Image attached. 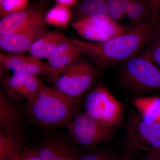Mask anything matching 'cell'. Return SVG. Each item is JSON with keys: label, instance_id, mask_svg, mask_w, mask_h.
<instances>
[{"label": "cell", "instance_id": "1", "mask_svg": "<svg viewBox=\"0 0 160 160\" xmlns=\"http://www.w3.org/2000/svg\"><path fill=\"white\" fill-rule=\"evenodd\" d=\"M155 22L131 27L122 34L102 42L75 40L83 54L89 57L99 68L106 69L125 62L141 53L149 41Z\"/></svg>", "mask_w": 160, "mask_h": 160}, {"label": "cell", "instance_id": "2", "mask_svg": "<svg viewBox=\"0 0 160 160\" xmlns=\"http://www.w3.org/2000/svg\"><path fill=\"white\" fill-rule=\"evenodd\" d=\"M77 102L56 87L44 85L39 94L27 102L28 113L34 122L45 127L67 126L77 113Z\"/></svg>", "mask_w": 160, "mask_h": 160}, {"label": "cell", "instance_id": "3", "mask_svg": "<svg viewBox=\"0 0 160 160\" xmlns=\"http://www.w3.org/2000/svg\"><path fill=\"white\" fill-rule=\"evenodd\" d=\"M123 64L119 82L126 91L138 96L160 91V69L144 50Z\"/></svg>", "mask_w": 160, "mask_h": 160}, {"label": "cell", "instance_id": "4", "mask_svg": "<svg viewBox=\"0 0 160 160\" xmlns=\"http://www.w3.org/2000/svg\"><path fill=\"white\" fill-rule=\"evenodd\" d=\"M84 106L86 114L102 122L116 127L122 122V104L102 83L88 93Z\"/></svg>", "mask_w": 160, "mask_h": 160}, {"label": "cell", "instance_id": "5", "mask_svg": "<svg viewBox=\"0 0 160 160\" xmlns=\"http://www.w3.org/2000/svg\"><path fill=\"white\" fill-rule=\"evenodd\" d=\"M66 126L75 142L86 147L108 141L112 137L116 128L92 118L85 112H77Z\"/></svg>", "mask_w": 160, "mask_h": 160}, {"label": "cell", "instance_id": "6", "mask_svg": "<svg viewBox=\"0 0 160 160\" xmlns=\"http://www.w3.org/2000/svg\"><path fill=\"white\" fill-rule=\"evenodd\" d=\"M79 59L58 78L55 86L63 94L77 102L83 93L90 88L98 74L92 65Z\"/></svg>", "mask_w": 160, "mask_h": 160}, {"label": "cell", "instance_id": "7", "mask_svg": "<svg viewBox=\"0 0 160 160\" xmlns=\"http://www.w3.org/2000/svg\"><path fill=\"white\" fill-rule=\"evenodd\" d=\"M125 138L133 151L160 149V123L146 121L138 113L132 112L126 124Z\"/></svg>", "mask_w": 160, "mask_h": 160}, {"label": "cell", "instance_id": "8", "mask_svg": "<svg viewBox=\"0 0 160 160\" xmlns=\"http://www.w3.org/2000/svg\"><path fill=\"white\" fill-rule=\"evenodd\" d=\"M71 26L81 37L93 42H106L129 29L106 14L82 18Z\"/></svg>", "mask_w": 160, "mask_h": 160}, {"label": "cell", "instance_id": "9", "mask_svg": "<svg viewBox=\"0 0 160 160\" xmlns=\"http://www.w3.org/2000/svg\"><path fill=\"white\" fill-rule=\"evenodd\" d=\"M1 66L13 72L37 77L42 75L50 76L57 80L60 77L58 72L49 63L44 62L31 55L23 53H0Z\"/></svg>", "mask_w": 160, "mask_h": 160}, {"label": "cell", "instance_id": "10", "mask_svg": "<svg viewBox=\"0 0 160 160\" xmlns=\"http://www.w3.org/2000/svg\"><path fill=\"white\" fill-rule=\"evenodd\" d=\"M45 23L30 26L26 29L0 35V47L8 53H23L30 46L48 32Z\"/></svg>", "mask_w": 160, "mask_h": 160}, {"label": "cell", "instance_id": "11", "mask_svg": "<svg viewBox=\"0 0 160 160\" xmlns=\"http://www.w3.org/2000/svg\"><path fill=\"white\" fill-rule=\"evenodd\" d=\"M6 94L14 100L26 99L27 102L37 96L44 84L37 77L13 72L3 80Z\"/></svg>", "mask_w": 160, "mask_h": 160}, {"label": "cell", "instance_id": "12", "mask_svg": "<svg viewBox=\"0 0 160 160\" xmlns=\"http://www.w3.org/2000/svg\"><path fill=\"white\" fill-rule=\"evenodd\" d=\"M45 23L44 17L37 10H22L3 17L0 21V35L9 34L30 26Z\"/></svg>", "mask_w": 160, "mask_h": 160}, {"label": "cell", "instance_id": "13", "mask_svg": "<svg viewBox=\"0 0 160 160\" xmlns=\"http://www.w3.org/2000/svg\"><path fill=\"white\" fill-rule=\"evenodd\" d=\"M82 55V51L75 40L68 38L55 50L47 60L49 65L60 75Z\"/></svg>", "mask_w": 160, "mask_h": 160}, {"label": "cell", "instance_id": "14", "mask_svg": "<svg viewBox=\"0 0 160 160\" xmlns=\"http://www.w3.org/2000/svg\"><path fill=\"white\" fill-rule=\"evenodd\" d=\"M35 151L42 160H78L80 158L73 147L59 138L45 140Z\"/></svg>", "mask_w": 160, "mask_h": 160}, {"label": "cell", "instance_id": "15", "mask_svg": "<svg viewBox=\"0 0 160 160\" xmlns=\"http://www.w3.org/2000/svg\"><path fill=\"white\" fill-rule=\"evenodd\" d=\"M24 144L22 129H0V160H18Z\"/></svg>", "mask_w": 160, "mask_h": 160}, {"label": "cell", "instance_id": "16", "mask_svg": "<svg viewBox=\"0 0 160 160\" xmlns=\"http://www.w3.org/2000/svg\"><path fill=\"white\" fill-rule=\"evenodd\" d=\"M67 39L65 34L59 30L48 31L35 42L28 51L32 56L40 59L47 60L55 50Z\"/></svg>", "mask_w": 160, "mask_h": 160}, {"label": "cell", "instance_id": "17", "mask_svg": "<svg viewBox=\"0 0 160 160\" xmlns=\"http://www.w3.org/2000/svg\"><path fill=\"white\" fill-rule=\"evenodd\" d=\"M125 15L132 27L155 22L159 18L148 0H132L125 9Z\"/></svg>", "mask_w": 160, "mask_h": 160}, {"label": "cell", "instance_id": "18", "mask_svg": "<svg viewBox=\"0 0 160 160\" xmlns=\"http://www.w3.org/2000/svg\"><path fill=\"white\" fill-rule=\"evenodd\" d=\"M13 100L6 93H0V129H22V116Z\"/></svg>", "mask_w": 160, "mask_h": 160}, {"label": "cell", "instance_id": "19", "mask_svg": "<svg viewBox=\"0 0 160 160\" xmlns=\"http://www.w3.org/2000/svg\"><path fill=\"white\" fill-rule=\"evenodd\" d=\"M132 102L138 114L146 121L160 123V97H136Z\"/></svg>", "mask_w": 160, "mask_h": 160}, {"label": "cell", "instance_id": "20", "mask_svg": "<svg viewBox=\"0 0 160 160\" xmlns=\"http://www.w3.org/2000/svg\"><path fill=\"white\" fill-rule=\"evenodd\" d=\"M71 19V12L68 7L59 4L47 12L44 17V21L45 23L51 26L66 29Z\"/></svg>", "mask_w": 160, "mask_h": 160}, {"label": "cell", "instance_id": "21", "mask_svg": "<svg viewBox=\"0 0 160 160\" xmlns=\"http://www.w3.org/2000/svg\"><path fill=\"white\" fill-rule=\"evenodd\" d=\"M144 51L160 69V18L155 23Z\"/></svg>", "mask_w": 160, "mask_h": 160}, {"label": "cell", "instance_id": "22", "mask_svg": "<svg viewBox=\"0 0 160 160\" xmlns=\"http://www.w3.org/2000/svg\"><path fill=\"white\" fill-rule=\"evenodd\" d=\"M80 10L82 16L81 18L106 14L105 0H85L81 4Z\"/></svg>", "mask_w": 160, "mask_h": 160}, {"label": "cell", "instance_id": "23", "mask_svg": "<svg viewBox=\"0 0 160 160\" xmlns=\"http://www.w3.org/2000/svg\"><path fill=\"white\" fill-rule=\"evenodd\" d=\"M28 0H2L1 4V15L5 16L26 8Z\"/></svg>", "mask_w": 160, "mask_h": 160}, {"label": "cell", "instance_id": "24", "mask_svg": "<svg viewBox=\"0 0 160 160\" xmlns=\"http://www.w3.org/2000/svg\"><path fill=\"white\" fill-rule=\"evenodd\" d=\"M105 5L106 14L112 19L118 22L126 16L125 9L118 0H105Z\"/></svg>", "mask_w": 160, "mask_h": 160}, {"label": "cell", "instance_id": "25", "mask_svg": "<svg viewBox=\"0 0 160 160\" xmlns=\"http://www.w3.org/2000/svg\"><path fill=\"white\" fill-rule=\"evenodd\" d=\"M18 160H42L37 152L30 149H24L20 155Z\"/></svg>", "mask_w": 160, "mask_h": 160}, {"label": "cell", "instance_id": "26", "mask_svg": "<svg viewBox=\"0 0 160 160\" xmlns=\"http://www.w3.org/2000/svg\"><path fill=\"white\" fill-rule=\"evenodd\" d=\"M78 160H109V158L106 155L95 153L85 155Z\"/></svg>", "mask_w": 160, "mask_h": 160}, {"label": "cell", "instance_id": "27", "mask_svg": "<svg viewBox=\"0 0 160 160\" xmlns=\"http://www.w3.org/2000/svg\"><path fill=\"white\" fill-rule=\"evenodd\" d=\"M151 160H160V149H151L147 152Z\"/></svg>", "mask_w": 160, "mask_h": 160}, {"label": "cell", "instance_id": "28", "mask_svg": "<svg viewBox=\"0 0 160 160\" xmlns=\"http://www.w3.org/2000/svg\"><path fill=\"white\" fill-rule=\"evenodd\" d=\"M156 14L158 15L160 10V0H148Z\"/></svg>", "mask_w": 160, "mask_h": 160}, {"label": "cell", "instance_id": "29", "mask_svg": "<svg viewBox=\"0 0 160 160\" xmlns=\"http://www.w3.org/2000/svg\"><path fill=\"white\" fill-rule=\"evenodd\" d=\"M61 5L69 7L74 5L76 2L77 0H56Z\"/></svg>", "mask_w": 160, "mask_h": 160}, {"label": "cell", "instance_id": "30", "mask_svg": "<svg viewBox=\"0 0 160 160\" xmlns=\"http://www.w3.org/2000/svg\"><path fill=\"white\" fill-rule=\"evenodd\" d=\"M119 2L122 5V6L124 7V9H126V6L129 5V3L131 2L132 0H118Z\"/></svg>", "mask_w": 160, "mask_h": 160}, {"label": "cell", "instance_id": "31", "mask_svg": "<svg viewBox=\"0 0 160 160\" xmlns=\"http://www.w3.org/2000/svg\"><path fill=\"white\" fill-rule=\"evenodd\" d=\"M158 16L160 17V10H159V12H158Z\"/></svg>", "mask_w": 160, "mask_h": 160}, {"label": "cell", "instance_id": "32", "mask_svg": "<svg viewBox=\"0 0 160 160\" xmlns=\"http://www.w3.org/2000/svg\"><path fill=\"white\" fill-rule=\"evenodd\" d=\"M125 160L123 159H115V160Z\"/></svg>", "mask_w": 160, "mask_h": 160}, {"label": "cell", "instance_id": "33", "mask_svg": "<svg viewBox=\"0 0 160 160\" xmlns=\"http://www.w3.org/2000/svg\"><path fill=\"white\" fill-rule=\"evenodd\" d=\"M2 0H0V2H2Z\"/></svg>", "mask_w": 160, "mask_h": 160}, {"label": "cell", "instance_id": "34", "mask_svg": "<svg viewBox=\"0 0 160 160\" xmlns=\"http://www.w3.org/2000/svg\"><path fill=\"white\" fill-rule=\"evenodd\" d=\"M159 17L160 18V17Z\"/></svg>", "mask_w": 160, "mask_h": 160}, {"label": "cell", "instance_id": "35", "mask_svg": "<svg viewBox=\"0 0 160 160\" xmlns=\"http://www.w3.org/2000/svg\"></svg>", "mask_w": 160, "mask_h": 160}]
</instances>
